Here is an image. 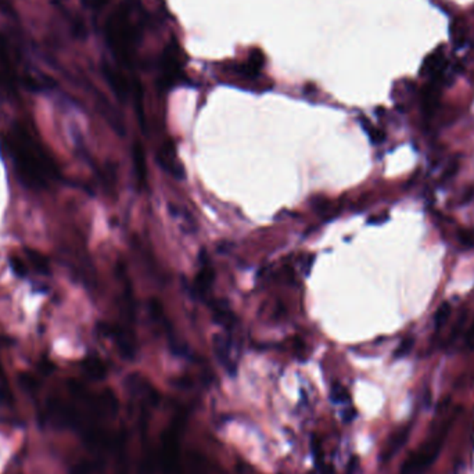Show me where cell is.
<instances>
[{
	"label": "cell",
	"instance_id": "cell-1",
	"mask_svg": "<svg viewBox=\"0 0 474 474\" xmlns=\"http://www.w3.org/2000/svg\"><path fill=\"white\" fill-rule=\"evenodd\" d=\"M1 148L10 158L18 181L28 189L45 190L60 179L54 157L24 125L8 129L1 137Z\"/></svg>",
	"mask_w": 474,
	"mask_h": 474
},
{
	"label": "cell",
	"instance_id": "cell-2",
	"mask_svg": "<svg viewBox=\"0 0 474 474\" xmlns=\"http://www.w3.org/2000/svg\"><path fill=\"white\" fill-rule=\"evenodd\" d=\"M148 22V13L142 0H123L112 15L107 40L119 67L133 70Z\"/></svg>",
	"mask_w": 474,
	"mask_h": 474
},
{
	"label": "cell",
	"instance_id": "cell-3",
	"mask_svg": "<svg viewBox=\"0 0 474 474\" xmlns=\"http://www.w3.org/2000/svg\"><path fill=\"white\" fill-rule=\"evenodd\" d=\"M450 425L444 429L443 433L436 436L433 440L427 441L419 451H416L402 466L401 474H423L437 459L441 445L444 443L445 433L448 430Z\"/></svg>",
	"mask_w": 474,
	"mask_h": 474
},
{
	"label": "cell",
	"instance_id": "cell-4",
	"mask_svg": "<svg viewBox=\"0 0 474 474\" xmlns=\"http://www.w3.org/2000/svg\"><path fill=\"white\" fill-rule=\"evenodd\" d=\"M150 315L153 318V321L155 322V325L158 328H161V330L165 333L167 336V340L169 343V347L171 350L178 354V356H185L188 353V349L183 346V343L178 339V336L175 335V330H174V326L172 323L169 322V319L167 318L164 309H162V305L158 300H151L150 301Z\"/></svg>",
	"mask_w": 474,
	"mask_h": 474
},
{
	"label": "cell",
	"instance_id": "cell-5",
	"mask_svg": "<svg viewBox=\"0 0 474 474\" xmlns=\"http://www.w3.org/2000/svg\"><path fill=\"white\" fill-rule=\"evenodd\" d=\"M214 353L218 362L224 369L235 376L237 372V349L231 335H215L214 337Z\"/></svg>",
	"mask_w": 474,
	"mask_h": 474
},
{
	"label": "cell",
	"instance_id": "cell-6",
	"mask_svg": "<svg viewBox=\"0 0 474 474\" xmlns=\"http://www.w3.org/2000/svg\"><path fill=\"white\" fill-rule=\"evenodd\" d=\"M157 162L165 172L171 174L174 178L179 181L185 179V169H183V165L178 160L175 143L172 140H167L160 147L158 154H157Z\"/></svg>",
	"mask_w": 474,
	"mask_h": 474
},
{
	"label": "cell",
	"instance_id": "cell-7",
	"mask_svg": "<svg viewBox=\"0 0 474 474\" xmlns=\"http://www.w3.org/2000/svg\"><path fill=\"white\" fill-rule=\"evenodd\" d=\"M109 335L113 337L119 354L123 359L132 360L136 356V335L135 330L122 325H116L107 329Z\"/></svg>",
	"mask_w": 474,
	"mask_h": 474
},
{
	"label": "cell",
	"instance_id": "cell-8",
	"mask_svg": "<svg viewBox=\"0 0 474 474\" xmlns=\"http://www.w3.org/2000/svg\"><path fill=\"white\" fill-rule=\"evenodd\" d=\"M201 266L199 273L194 277V282L192 284V293L196 298H204L208 291L213 287L214 279H215V272L214 268L210 262V258L207 257L206 251H201Z\"/></svg>",
	"mask_w": 474,
	"mask_h": 474
},
{
	"label": "cell",
	"instance_id": "cell-9",
	"mask_svg": "<svg viewBox=\"0 0 474 474\" xmlns=\"http://www.w3.org/2000/svg\"><path fill=\"white\" fill-rule=\"evenodd\" d=\"M162 465L167 473H172L176 461H178V452H179V433L178 429L174 426L168 429L162 437Z\"/></svg>",
	"mask_w": 474,
	"mask_h": 474
},
{
	"label": "cell",
	"instance_id": "cell-10",
	"mask_svg": "<svg viewBox=\"0 0 474 474\" xmlns=\"http://www.w3.org/2000/svg\"><path fill=\"white\" fill-rule=\"evenodd\" d=\"M445 68H447V59H445V54H444V50H437L434 53H431L426 60H425V64H423V68H422V72L425 75H429L434 79H438L444 75L445 72Z\"/></svg>",
	"mask_w": 474,
	"mask_h": 474
},
{
	"label": "cell",
	"instance_id": "cell-11",
	"mask_svg": "<svg viewBox=\"0 0 474 474\" xmlns=\"http://www.w3.org/2000/svg\"><path fill=\"white\" fill-rule=\"evenodd\" d=\"M132 158H133V168L136 174V179L140 188H146L147 185V162L143 146L136 142L132 148Z\"/></svg>",
	"mask_w": 474,
	"mask_h": 474
},
{
	"label": "cell",
	"instance_id": "cell-12",
	"mask_svg": "<svg viewBox=\"0 0 474 474\" xmlns=\"http://www.w3.org/2000/svg\"><path fill=\"white\" fill-rule=\"evenodd\" d=\"M213 308V315H214V321L224 326L228 330H232L236 325V316L235 314L229 309V307L225 303H213L211 305Z\"/></svg>",
	"mask_w": 474,
	"mask_h": 474
},
{
	"label": "cell",
	"instance_id": "cell-13",
	"mask_svg": "<svg viewBox=\"0 0 474 474\" xmlns=\"http://www.w3.org/2000/svg\"><path fill=\"white\" fill-rule=\"evenodd\" d=\"M84 370L88 373L89 377L95 380H102L107 374V367L105 362L96 356H91L84 360Z\"/></svg>",
	"mask_w": 474,
	"mask_h": 474
},
{
	"label": "cell",
	"instance_id": "cell-14",
	"mask_svg": "<svg viewBox=\"0 0 474 474\" xmlns=\"http://www.w3.org/2000/svg\"><path fill=\"white\" fill-rule=\"evenodd\" d=\"M438 103V92L434 85L427 86L423 93V110L426 114H433Z\"/></svg>",
	"mask_w": 474,
	"mask_h": 474
},
{
	"label": "cell",
	"instance_id": "cell-15",
	"mask_svg": "<svg viewBox=\"0 0 474 474\" xmlns=\"http://www.w3.org/2000/svg\"><path fill=\"white\" fill-rule=\"evenodd\" d=\"M408 434H409V430H408V429H404V430L398 431V433L394 436V438L390 441V444H388V447H387V450H385V452H384V455H385L387 459H390L391 457H394L395 452L399 451V450L402 448V445L405 444V441H406V438H408Z\"/></svg>",
	"mask_w": 474,
	"mask_h": 474
},
{
	"label": "cell",
	"instance_id": "cell-16",
	"mask_svg": "<svg viewBox=\"0 0 474 474\" xmlns=\"http://www.w3.org/2000/svg\"><path fill=\"white\" fill-rule=\"evenodd\" d=\"M451 315V305L448 303H444L436 312L434 316V326L437 330H440L441 328H444V325L447 323V321L450 319Z\"/></svg>",
	"mask_w": 474,
	"mask_h": 474
},
{
	"label": "cell",
	"instance_id": "cell-17",
	"mask_svg": "<svg viewBox=\"0 0 474 474\" xmlns=\"http://www.w3.org/2000/svg\"><path fill=\"white\" fill-rule=\"evenodd\" d=\"M332 398L335 402L342 404V402H347L350 399V395L343 385H335L332 390Z\"/></svg>",
	"mask_w": 474,
	"mask_h": 474
},
{
	"label": "cell",
	"instance_id": "cell-18",
	"mask_svg": "<svg viewBox=\"0 0 474 474\" xmlns=\"http://www.w3.org/2000/svg\"><path fill=\"white\" fill-rule=\"evenodd\" d=\"M363 123H366V126L363 125V129L367 132V135L370 136V139H372L373 143H381V142L384 140V135H383L380 130H377L376 128H373L372 123H369V122H366V121H363Z\"/></svg>",
	"mask_w": 474,
	"mask_h": 474
},
{
	"label": "cell",
	"instance_id": "cell-19",
	"mask_svg": "<svg viewBox=\"0 0 474 474\" xmlns=\"http://www.w3.org/2000/svg\"><path fill=\"white\" fill-rule=\"evenodd\" d=\"M412 347H413V339H409V337H408V339H405V340L401 342V344L398 346V349H397V351H395L394 356H395V358H402V356L409 354V351L412 350Z\"/></svg>",
	"mask_w": 474,
	"mask_h": 474
},
{
	"label": "cell",
	"instance_id": "cell-20",
	"mask_svg": "<svg viewBox=\"0 0 474 474\" xmlns=\"http://www.w3.org/2000/svg\"><path fill=\"white\" fill-rule=\"evenodd\" d=\"M459 240L466 247H473L474 245V234L471 232V231H461L459 232Z\"/></svg>",
	"mask_w": 474,
	"mask_h": 474
},
{
	"label": "cell",
	"instance_id": "cell-21",
	"mask_svg": "<svg viewBox=\"0 0 474 474\" xmlns=\"http://www.w3.org/2000/svg\"><path fill=\"white\" fill-rule=\"evenodd\" d=\"M86 1V4L89 6V7H93V8H99V7H102L105 3H107V0H85Z\"/></svg>",
	"mask_w": 474,
	"mask_h": 474
},
{
	"label": "cell",
	"instance_id": "cell-22",
	"mask_svg": "<svg viewBox=\"0 0 474 474\" xmlns=\"http://www.w3.org/2000/svg\"><path fill=\"white\" fill-rule=\"evenodd\" d=\"M8 398H10L8 392L6 391V388H4V387H1V385H0V404H3V402H8Z\"/></svg>",
	"mask_w": 474,
	"mask_h": 474
},
{
	"label": "cell",
	"instance_id": "cell-23",
	"mask_svg": "<svg viewBox=\"0 0 474 474\" xmlns=\"http://www.w3.org/2000/svg\"><path fill=\"white\" fill-rule=\"evenodd\" d=\"M468 340H469V343L472 344L474 342V322L473 325H472V328H471V330H469V335H468Z\"/></svg>",
	"mask_w": 474,
	"mask_h": 474
},
{
	"label": "cell",
	"instance_id": "cell-24",
	"mask_svg": "<svg viewBox=\"0 0 474 474\" xmlns=\"http://www.w3.org/2000/svg\"><path fill=\"white\" fill-rule=\"evenodd\" d=\"M1 376H3V374H1V367H0V379H1Z\"/></svg>",
	"mask_w": 474,
	"mask_h": 474
}]
</instances>
